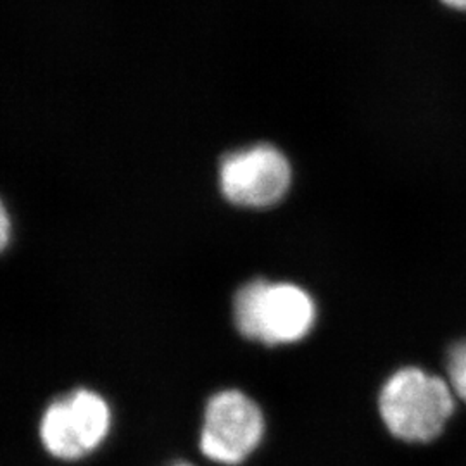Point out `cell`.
<instances>
[{"label":"cell","instance_id":"1","mask_svg":"<svg viewBox=\"0 0 466 466\" xmlns=\"http://www.w3.org/2000/svg\"><path fill=\"white\" fill-rule=\"evenodd\" d=\"M454 392L444 379L421 368H402L383 383L379 411L387 431L404 442L437 439L454 413Z\"/></svg>","mask_w":466,"mask_h":466},{"label":"cell","instance_id":"2","mask_svg":"<svg viewBox=\"0 0 466 466\" xmlns=\"http://www.w3.org/2000/svg\"><path fill=\"white\" fill-rule=\"evenodd\" d=\"M233 317L246 339L282 346L302 340L311 332L317 304L299 285L252 280L237 292Z\"/></svg>","mask_w":466,"mask_h":466},{"label":"cell","instance_id":"3","mask_svg":"<svg viewBox=\"0 0 466 466\" xmlns=\"http://www.w3.org/2000/svg\"><path fill=\"white\" fill-rule=\"evenodd\" d=\"M113 425L111 408L97 392L80 389L44 411L38 437L54 460L75 463L100 450Z\"/></svg>","mask_w":466,"mask_h":466},{"label":"cell","instance_id":"4","mask_svg":"<svg viewBox=\"0 0 466 466\" xmlns=\"http://www.w3.org/2000/svg\"><path fill=\"white\" fill-rule=\"evenodd\" d=\"M265 431V415L248 394L221 390L206 406L200 452L217 465H242L263 442Z\"/></svg>","mask_w":466,"mask_h":466},{"label":"cell","instance_id":"5","mask_svg":"<svg viewBox=\"0 0 466 466\" xmlns=\"http://www.w3.org/2000/svg\"><path fill=\"white\" fill-rule=\"evenodd\" d=\"M292 169L282 150L258 144L225 156L219 165V187L227 199L242 208H269L285 198Z\"/></svg>","mask_w":466,"mask_h":466},{"label":"cell","instance_id":"6","mask_svg":"<svg viewBox=\"0 0 466 466\" xmlns=\"http://www.w3.org/2000/svg\"><path fill=\"white\" fill-rule=\"evenodd\" d=\"M448 383L456 398L466 402V340L452 346L448 354Z\"/></svg>","mask_w":466,"mask_h":466},{"label":"cell","instance_id":"7","mask_svg":"<svg viewBox=\"0 0 466 466\" xmlns=\"http://www.w3.org/2000/svg\"><path fill=\"white\" fill-rule=\"evenodd\" d=\"M9 235H11V221H9L4 204L0 202V250L7 246Z\"/></svg>","mask_w":466,"mask_h":466},{"label":"cell","instance_id":"8","mask_svg":"<svg viewBox=\"0 0 466 466\" xmlns=\"http://www.w3.org/2000/svg\"><path fill=\"white\" fill-rule=\"evenodd\" d=\"M441 4H444L446 7L460 11V13H466V0H441Z\"/></svg>","mask_w":466,"mask_h":466},{"label":"cell","instance_id":"9","mask_svg":"<svg viewBox=\"0 0 466 466\" xmlns=\"http://www.w3.org/2000/svg\"><path fill=\"white\" fill-rule=\"evenodd\" d=\"M167 466H196L194 463H190V461H175V463H171V465Z\"/></svg>","mask_w":466,"mask_h":466}]
</instances>
